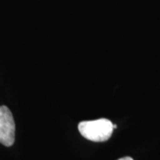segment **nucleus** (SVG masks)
Returning <instances> with one entry per match:
<instances>
[{"instance_id": "obj_1", "label": "nucleus", "mask_w": 160, "mask_h": 160, "mask_svg": "<svg viewBox=\"0 0 160 160\" xmlns=\"http://www.w3.org/2000/svg\"><path fill=\"white\" fill-rule=\"evenodd\" d=\"M113 124L107 118L82 121L78 124V131L84 138L95 142H103L111 137Z\"/></svg>"}, {"instance_id": "obj_3", "label": "nucleus", "mask_w": 160, "mask_h": 160, "mask_svg": "<svg viewBox=\"0 0 160 160\" xmlns=\"http://www.w3.org/2000/svg\"><path fill=\"white\" fill-rule=\"evenodd\" d=\"M118 160H133L132 158L130 157H125V158H119V159Z\"/></svg>"}, {"instance_id": "obj_2", "label": "nucleus", "mask_w": 160, "mask_h": 160, "mask_svg": "<svg viewBox=\"0 0 160 160\" xmlns=\"http://www.w3.org/2000/svg\"><path fill=\"white\" fill-rule=\"evenodd\" d=\"M15 141V123L11 110L6 106L0 107V143L11 147Z\"/></svg>"}, {"instance_id": "obj_4", "label": "nucleus", "mask_w": 160, "mask_h": 160, "mask_svg": "<svg viewBox=\"0 0 160 160\" xmlns=\"http://www.w3.org/2000/svg\"><path fill=\"white\" fill-rule=\"evenodd\" d=\"M113 128L116 129V128H117V125H114V124H113Z\"/></svg>"}]
</instances>
